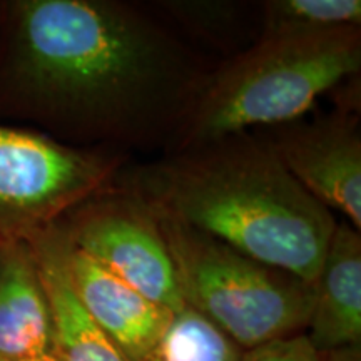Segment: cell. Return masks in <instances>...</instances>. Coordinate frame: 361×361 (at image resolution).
I'll return each mask as SVG.
<instances>
[{"instance_id": "obj_14", "label": "cell", "mask_w": 361, "mask_h": 361, "mask_svg": "<svg viewBox=\"0 0 361 361\" xmlns=\"http://www.w3.org/2000/svg\"><path fill=\"white\" fill-rule=\"evenodd\" d=\"M243 361H323V356L310 345L305 333H301L247 350Z\"/></svg>"}, {"instance_id": "obj_1", "label": "cell", "mask_w": 361, "mask_h": 361, "mask_svg": "<svg viewBox=\"0 0 361 361\" xmlns=\"http://www.w3.org/2000/svg\"><path fill=\"white\" fill-rule=\"evenodd\" d=\"M202 85L180 45L128 6L0 7V109L59 135L141 141L186 119Z\"/></svg>"}, {"instance_id": "obj_5", "label": "cell", "mask_w": 361, "mask_h": 361, "mask_svg": "<svg viewBox=\"0 0 361 361\" xmlns=\"http://www.w3.org/2000/svg\"><path fill=\"white\" fill-rule=\"evenodd\" d=\"M114 164L37 130L0 124V250L29 243L106 186Z\"/></svg>"}, {"instance_id": "obj_11", "label": "cell", "mask_w": 361, "mask_h": 361, "mask_svg": "<svg viewBox=\"0 0 361 361\" xmlns=\"http://www.w3.org/2000/svg\"><path fill=\"white\" fill-rule=\"evenodd\" d=\"M42 278L59 361H128L72 291L66 269V236L61 221L29 241Z\"/></svg>"}, {"instance_id": "obj_16", "label": "cell", "mask_w": 361, "mask_h": 361, "mask_svg": "<svg viewBox=\"0 0 361 361\" xmlns=\"http://www.w3.org/2000/svg\"><path fill=\"white\" fill-rule=\"evenodd\" d=\"M0 361H59L56 353L35 356V358H0Z\"/></svg>"}, {"instance_id": "obj_6", "label": "cell", "mask_w": 361, "mask_h": 361, "mask_svg": "<svg viewBox=\"0 0 361 361\" xmlns=\"http://www.w3.org/2000/svg\"><path fill=\"white\" fill-rule=\"evenodd\" d=\"M66 236L147 300L176 313L184 308L178 276L154 218L141 202L84 206L61 221Z\"/></svg>"}, {"instance_id": "obj_10", "label": "cell", "mask_w": 361, "mask_h": 361, "mask_svg": "<svg viewBox=\"0 0 361 361\" xmlns=\"http://www.w3.org/2000/svg\"><path fill=\"white\" fill-rule=\"evenodd\" d=\"M54 353V328L42 278L29 243L0 250V358Z\"/></svg>"}, {"instance_id": "obj_4", "label": "cell", "mask_w": 361, "mask_h": 361, "mask_svg": "<svg viewBox=\"0 0 361 361\" xmlns=\"http://www.w3.org/2000/svg\"><path fill=\"white\" fill-rule=\"evenodd\" d=\"M152 218L173 259L184 306L214 323L239 348L305 333L314 284L178 221Z\"/></svg>"}, {"instance_id": "obj_13", "label": "cell", "mask_w": 361, "mask_h": 361, "mask_svg": "<svg viewBox=\"0 0 361 361\" xmlns=\"http://www.w3.org/2000/svg\"><path fill=\"white\" fill-rule=\"evenodd\" d=\"M266 32H323L360 29V0H279L268 2Z\"/></svg>"}, {"instance_id": "obj_3", "label": "cell", "mask_w": 361, "mask_h": 361, "mask_svg": "<svg viewBox=\"0 0 361 361\" xmlns=\"http://www.w3.org/2000/svg\"><path fill=\"white\" fill-rule=\"evenodd\" d=\"M360 67V29L264 32L259 44L202 85L183 121L184 147L291 123Z\"/></svg>"}, {"instance_id": "obj_2", "label": "cell", "mask_w": 361, "mask_h": 361, "mask_svg": "<svg viewBox=\"0 0 361 361\" xmlns=\"http://www.w3.org/2000/svg\"><path fill=\"white\" fill-rule=\"evenodd\" d=\"M137 202L314 284L336 219L288 173L271 142L245 134L191 147L142 178Z\"/></svg>"}, {"instance_id": "obj_9", "label": "cell", "mask_w": 361, "mask_h": 361, "mask_svg": "<svg viewBox=\"0 0 361 361\" xmlns=\"http://www.w3.org/2000/svg\"><path fill=\"white\" fill-rule=\"evenodd\" d=\"M305 335L322 356L361 346V236L350 223L333 231Z\"/></svg>"}, {"instance_id": "obj_15", "label": "cell", "mask_w": 361, "mask_h": 361, "mask_svg": "<svg viewBox=\"0 0 361 361\" xmlns=\"http://www.w3.org/2000/svg\"><path fill=\"white\" fill-rule=\"evenodd\" d=\"M323 361H361V346L333 351L323 356Z\"/></svg>"}, {"instance_id": "obj_8", "label": "cell", "mask_w": 361, "mask_h": 361, "mask_svg": "<svg viewBox=\"0 0 361 361\" xmlns=\"http://www.w3.org/2000/svg\"><path fill=\"white\" fill-rule=\"evenodd\" d=\"M64 258L72 291L82 308L111 338L126 360L141 361L168 328L173 311L135 291L109 269L72 246L67 236Z\"/></svg>"}, {"instance_id": "obj_7", "label": "cell", "mask_w": 361, "mask_h": 361, "mask_svg": "<svg viewBox=\"0 0 361 361\" xmlns=\"http://www.w3.org/2000/svg\"><path fill=\"white\" fill-rule=\"evenodd\" d=\"M284 168L326 209L361 228V141L345 119L290 129L271 142Z\"/></svg>"}, {"instance_id": "obj_12", "label": "cell", "mask_w": 361, "mask_h": 361, "mask_svg": "<svg viewBox=\"0 0 361 361\" xmlns=\"http://www.w3.org/2000/svg\"><path fill=\"white\" fill-rule=\"evenodd\" d=\"M245 350L189 306L176 311L141 361H243Z\"/></svg>"}]
</instances>
